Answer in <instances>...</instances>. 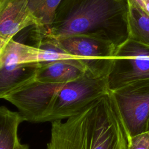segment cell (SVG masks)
Returning a JSON list of instances; mask_svg holds the SVG:
<instances>
[{"label": "cell", "instance_id": "cell-7", "mask_svg": "<svg viewBox=\"0 0 149 149\" xmlns=\"http://www.w3.org/2000/svg\"><path fill=\"white\" fill-rule=\"evenodd\" d=\"M52 38L68 54L81 59L90 70L109 76L116 49L112 43L80 35Z\"/></svg>", "mask_w": 149, "mask_h": 149}, {"label": "cell", "instance_id": "cell-6", "mask_svg": "<svg viewBox=\"0 0 149 149\" xmlns=\"http://www.w3.org/2000/svg\"><path fill=\"white\" fill-rule=\"evenodd\" d=\"M40 64L30 61L29 45L12 39L0 50V97L34 79Z\"/></svg>", "mask_w": 149, "mask_h": 149}, {"label": "cell", "instance_id": "cell-12", "mask_svg": "<svg viewBox=\"0 0 149 149\" xmlns=\"http://www.w3.org/2000/svg\"><path fill=\"white\" fill-rule=\"evenodd\" d=\"M61 1L62 0H27L30 11L36 22L35 30L40 35H47Z\"/></svg>", "mask_w": 149, "mask_h": 149}, {"label": "cell", "instance_id": "cell-1", "mask_svg": "<svg viewBox=\"0 0 149 149\" xmlns=\"http://www.w3.org/2000/svg\"><path fill=\"white\" fill-rule=\"evenodd\" d=\"M108 74L88 70L66 83H48L34 78L1 97L31 123L66 119L110 91Z\"/></svg>", "mask_w": 149, "mask_h": 149}, {"label": "cell", "instance_id": "cell-11", "mask_svg": "<svg viewBox=\"0 0 149 149\" xmlns=\"http://www.w3.org/2000/svg\"><path fill=\"white\" fill-rule=\"evenodd\" d=\"M127 1L129 38L149 47V15L133 0Z\"/></svg>", "mask_w": 149, "mask_h": 149}, {"label": "cell", "instance_id": "cell-9", "mask_svg": "<svg viewBox=\"0 0 149 149\" xmlns=\"http://www.w3.org/2000/svg\"><path fill=\"white\" fill-rule=\"evenodd\" d=\"M88 70L84 62L79 59L40 63L34 79L43 82L66 83L77 79Z\"/></svg>", "mask_w": 149, "mask_h": 149}, {"label": "cell", "instance_id": "cell-14", "mask_svg": "<svg viewBox=\"0 0 149 149\" xmlns=\"http://www.w3.org/2000/svg\"><path fill=\"white\" fill-rule=\"evenodd\" d=\"M144 5V11L149 15V0H143Z\"/></svg>", "mask_w": 149, "mask_h": 149}, {"label": "cell", "instance_id": "cell-8", "mask_svg": "<svg viewBox=\"0 0 149 149\" xmlns=\"http://www.w3.org/2000/svg\"><path fill=\"white\" fill-rule=\"evenodd\" d=\"M36 24L27 0H1L0 50L21 30Z\"/></svg>", "mask_w": 149, "mask_h": 149}, {"label": "cell", "instance_id": "cell-5", "mask_svg": "<svg viewBox=\"0 0 149 149\" xmlns=\"http://www.w3.org/2000/svg\"><path fill=\"white\" fill-rule=\"evenodd\" d=\"M132 137L149 131V79L112 91Z\"/></svg>", "mask_w": 149, "mask_h": 149}, {"label": "cell", "instance_id": "cell-4", "mask_svg": "<svg viewBox=\"0 0 149 149\" xmlns=\"http://www.w3.org/2000/svg\"><path fill=\"white\" fill-rule=\"evenodd\" d=\"M149 79V47L128 38L116 48L108 76L110 90Z\"/></svg>", "mask_w": 149, "mask_h": 149}, {"label": "cell", "instance_id": "cell-10", "mask_svg": "<svg viewBox=\"0 0 149 149\" xmlns=\"http://www.w3.org/2000/svg\"><path fill=\"white\" fill-rule=\"evenodd\" d=\"M25 118L19 111H13L6 107H0V149H30L27 144L21 143L18 129Z\"/></svg>", "mask_w": 149, "mask_h": 149}, {"label": "cell", "instance_id": "cell-2", "mask_svg": "<svg viewBox=\"0 0 149 149\" xmlns=\"http://www.w3.org/2000/svg\"><path fill=\"white\" fill-rule=\"evenodd\" d=\"M131 137L111 90L65 121L52 122L47 149H129Z\"/></svg>", "mask_w": 149, "mask_h": 149}, {"label": "cell", "instance_id": "cell-13", "mask_svg": "<svg viewBox=\"0 0 149 149\" xmlns=\"http://www.w3.org/2000/svg\"><path fill=\"white\" fill-rule=\"evenodd\" d=\"M129 149H149V131L132 137Z\"/></svg>", "mask_w": 149, "mask_h": 149}, {"label": "cell", "instance_id": "cell-15", "mask_svg": "<svg viewBox=\"0 0 149 149\" xmlns=\"http://www.w3.org/2000/svg\"><path fill=\"white\" fill-rule=\"evenodd\" d=\"M133 1L136 2L141 8H142L144 10V5L143 0H133Z\"/></svg>", "mask_w": 149, "mask_h": 149}, {"label": "cell", "instance_id": "cell-3", "mask_svg": "<svg viewBox=\"0 0 149 149\" xmlns=\"http://www.w3.org/2000/svg\"><path fill=\"white\" fill-rule=\"evenodd\" d=\"M127 0H62L46 36H86L116 48L129 38Z\"/></svg>", "mask_w": 149, "mask_h": 149}]
</instances>
